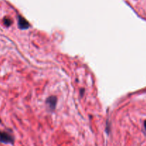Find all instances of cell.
I'll use <instances>...</instances> for the list:
<instances>
[{
  "label": "cell",
  "instance_id": "obj_1",
  "mask_svg": "<svg viewBox=\"0 0 146 146\" xmlns=\"http://www.w3.org/2000/svg\"><path fill=\"white\" fill-rule=\"evenodd\" d=\"M14 142V138L10 134L6 132H1L0 131V143H13Z\"/></svg>",
  "mask_w": 146,
  "mask_h": 146
},
{
  "label": "cell",
  "instance_id": "obj_2",
  "mask_svg": "<svg viewBox=\"0 0 146 146\" xmlns=\"http://www.w3.org/2000/svg\"><path fill=\"white\" fill-rule=\"evenodd\" d=\"M18 26L21 29H27L29 28L30 24L24 17L19 16L18 17Z\"/></svg>",
  "mask_w": 146,
  "mask_h": 146
},
{
  "label": "cell",
  "instance_id": "obj_3",
  "mask_svg": "<svg viewBox=\"0 0 146 146\" xmlns=\"http://www.w3.org/2000/svg\"><path fill=\"white\" fill-rule=\"evenodd\" d=\"M56 101L57 98L56 96H50L47 98L46 103L48 108L51 110H53L55 108L56 105Z\"/></svg>",
  "mask_w": 146,
  "mask_h": 146
},
{
  "label": "cell",
  "instance_id": "obj_4",
  "mask_svg": "<svg viewBox=\"0 0 146 146\" xmlns=\"http://www.w3.org/2000/svg\"><path fill=\"white\" fill-rule=\"evenodd\" d=\"M4 23L7 27H9L11 24V20L9 18H8V17H5L4 19Z\"/></svg>",
  "mask_w": 146,
  "mask_h": 146
},
{
  "label": "cell",
  "instance_id": "obj_5",
  "mask_svg": "<svg viewBox=\"0 0 146 146\" xmlns=\"http://www.w3.org/2000/svg\"><path fill=\"white\" fill-rule=\"evenodd\" d=\"M144 126H145V130H146V121H145V123H144Z\"/></svg>",
  "mask_w": 146,
  "mask_h": 146
},
{
  "label": "cell",
  "instance_id": "obj_6",
  "mask_svg": "<svg viewBox=\"0 0 146 146\" xmlns=\"http://www.w3.org/2000/svg\"><path fill=\"white\" fill-rule=\"evenodd\" d=\"M0 122H1V121H0Z\"/></svg>",
  "mask_w": 146,
  "mask_h": 146
}]
</instances>
